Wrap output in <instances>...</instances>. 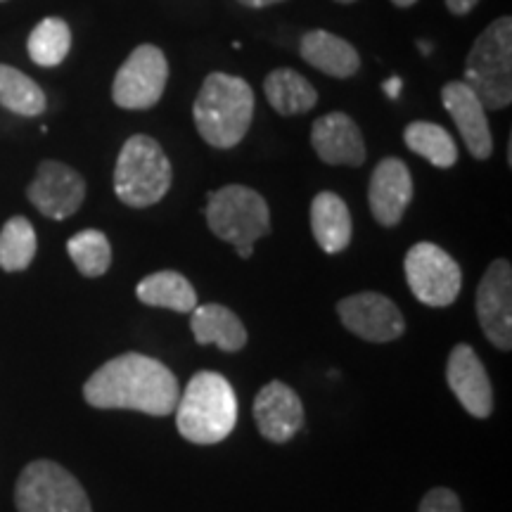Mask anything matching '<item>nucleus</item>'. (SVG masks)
<instances>
[{
    "mask_svg": "<svg viewBox=\"0 0 512 512\" xmlns=\"http://www.w3.org/2000/svg\"><path fill=\"white\" fill-rule=\"evenodd\" d=\"M254 420L261 437L285 444L304 427L302 399L285 382H268L254 399Z\"/></svg>",
    "mask_w": 512,
    "mask_h": 512,
    "instance_id": "2eb2a0df",
    "label": "nucleus"
},
{
    "mask_svg": "<svg viewBox=\"0 0 512 512\" xmlns=\"http://www.w3.org/2000/svg\"><path fill=\"white\" fill-rule=\"evenodd\" d=\"M67 252L72 256L74 266L86 278H100L112 266V247L105 233L100 230H81L67 242Z\"/></svg>",
    "mask_w": 512,
    "mask_h": 512,
    "instance_id": "bb28decb",
    "label": "nucleus"
},
{
    "mask_svg": "<svg viewBox=\"0 0 512 512\" xmlns=\"http://www.w3.org/2000/svg\"><path fill=\"white\" fill-rule=\"evenodd\" d=\"M335 3H344V5H349V3H356V0H335Z\"/></svg>",
    "mask_w": 512,
    "mask_h": 512,
    "instance_id": "72a5a7b5",
    "label": "nucleus"
},
{
    "mask_svg": "<svg viewBox=\"0 0 512 512\" xmlns=\"http://www.w3.org/2000/svg\"><path fill=\"white\" fill-rule=\"evenodd\" d=\"M420 50H422V53H430L432 46H430V43H420Z\"/></svg>",
    "mask_w": 512,
    "mask_h": 512,
    "instance_id": "473e14b6",
    "label": "nucleus"
},
{
    "mask_svg": "<svg viewBox=\"0 0 512 512\" xmlns=\"http://www.w3.org/2000/svg\"><path fill=\"white\" fill-rule=\"evenodd\" d=\"M0 105L19 117H38L46 110V93L27 74L0 64Z\"/></svg>",
    "mask_w": 512,
    "mask_h": 512,
    "instance_id": "b1692460",
    "label": "nucleus"
},
{
    "mask_svg": "<svg viewBox=\"0 0 512 512\" xmlns=\"http://www.w3.org/2000/svg\"><path fill=\"white\" fill-rule=\"evenodd\" d=\"M299 53L304 62H309L318 72L335 76V79H349L361 67V57L349 41L339 38L330 31H309L299 43Z\"/></svg>",
    "mask_w": 512,
    "mask_h": 512,
    "instance_id": "a211bd4d",
    "label": "nucleus"
},
{
    "mask_svg": "<svg viewBox=\"0 0 512 512\" xmlns=\"http://www.w3.org/2000/svg\"><path fill=\"white\" fill-rule=\"evenodd\" d=\"M207 223L216 238L230 242L242 259L254 254L256 240L271 233V211L259 192L247 185H226L211 192Z\"/></svg>",
    "mask_w": 512,
    "mask_h": 512,
    "instance_id": "423d86ee",
    "label": "nucleus"
},
{
    "mask_svg": "<svg viewBox=\"0 0 512 512\" xmlns=\"http://www.w3.org/2000/svg\"><path fill=\"white\" fill-rule=\"evenodd\" d=\"M171 178V162L155 138L131 136L126 140L114 166V192L126 207L147 209L162 202Z\"/></svg>",
    "mask_w": 512,
    "mask_h": 512,
    "instance_id": "39448f33",
    "label": "nucleus"
},
{
    "mask_svg": "<svg viewBox=\"0 0 512 512\" xmlns=\"http://www.w3.org/2000/svg\"><path fill=\"white\" fill-rule=\"evenodd\" d=\"M394 5H399V8H411V5L418 3V0H392Z\"/></svg>",
    "mask_w": 512,
    "mask_h": 512,
    "instance_id": "2f4dec72",
    "label": "nucleus"
},
{
    "mask_svg": "<svg viewBox=\"0 0 512 512\" xmlns=\"http://www.w3.org/2000/svg\"><path fill=\"white\" fill-rule=\"evenodd\" d=\"M311 230L323 252H344L351 245V233H354L347 202L335 192H318L311 202Z\"/></svg>",
    "mask_w": 512,
    "mask_h": 512,
    "instance_id": "6ab92c4d",
    "label": "nucleus"
},
{
    "mask_svg": "<svg viewBox=\"0 0 512 512\" xmlns=\"http://www.w3.org/2000/svg\"><path fill=\"white\" fill-rule=\"evenodd\" d=\"M138 299L147 306L171 309L176 313H192L197 306L195 287L185 275L176 271H159L143 278L136 287Z\"/></svg>",
    "mask_w": 512,
    "mask_h": 512,
    "instance_id": "4be33fe9",
    "label": "nucleus"
},
{
    "mask_svg": "<svg viewBox=\"0 0 512 512\" xmlns=\"http://www.w3.org/2000/svg\"><path fill=\"white\" fill-rule=\"evenodd\" d=\"M477 3L479 0H446V8L451 10L456 17H465L477 8Z\"/></svg>",
    "mask_w": 512,
    "mask_h": 512,
    "instance_id": "c85d7f7f",
    "label": "nucleus"
},
{
    "mask_svg": "<svg viewBox=\"0 0 512 512\" xmlns=\"http://www.w3.org/2000/svg\"><path fill=\"white\" fill-rule=\"evenodd\" d=\"M264 93L268 105L283 117L311 112L318 102L316 88L294 69H275V72L268 74L264 81Z\"/></svg>",
    "mask_w": 512,
    "mask_h": 512,
    "instance_id": "412c9836",
    "label": "nucleus"
},
{
    "mask_svg": "<svg viewBox=\"0 0 512 512\" xmlns=\"http://www.w3.org/2000/svg\"><path fill=\"white\" fill-rule=\"evenodd\" d=\"M413 200V178L408 166L396 157L382 159L375 166L368 185V202L375 221L384 228L399 226Z\"/></svg>",
    "mask_w": 512,
    "mask_h": 512,
    "instance_id": "4468645a",
    "label": "nucleus"
},
{
    "mask_svg": "<svg viewBox=\"0 0 512 512\" xmlns=\"http://www.w3.org/2000/svg\"><path fill=\"white\" fill-rule=\"evenodd\" d=\"M446 382L451 392L456 394L460 406L465 408L472 418H489L494 411V389L486 375L484 363L479 361L475 349L470 344H458L448 356Z\"/></svg>",
    "mask_w": 512,
    "mask_h": 512,
    "instance_id": "ddd939ff",
    "label": "nucleus"
},
{
    "mask_svg": "<svg viewBox=\"0 0 512 512\" xmlns=\"http://www.w3.org/2000/svg\"><path fill=\"white\" fill-rule=\"evenodd\" d=\"M403 268L408 287L420 304L444 309L458 299L463 273L456 259L434 242H418L408 249Z\"/></svg>",
    "mask_w": 512,
    "mask_h": 512,
    "instance_id": "6e6552de",
    "label": "nucleus"
},
{
    "mask_svg": "<svg viewBox=\"0 0 512 512\" xmlns=\"http://www.w3.org/2000/svg\"><path fill=\"white\" fill-rule=\"evenodd\" d=\"M240 3L247 5V8H268V5L285 3V0H240Z\"/></svg>",
    "mask_w": 512,
    "mask_h": 512,
    "instance_id": "7c9ffc66",
    "label": "nucleus"
},
{
    "mask_svg": "<svg viewBox=\"0 0 512 512\" xmlns=\"http://www.w3.org/2000/svg\"><path fill=\"white\" fill-rule=\"evenodd\" d=\"M197 344H216L226 354L242 351L247 344V330L242 320L223 304L195 306L190 318Z\"/></svg>",
    "mask_w": 512,
    "mask_h": 512,
    "instance_id": "aec40b11",
    "label": "nucleus"
},
{
    "mask_svg": "<svg viewBox=\"0 0 512 512\" xmlns=\"http://www.w3.org/2000/svg\"><path fill=\"white\" fill-rule=\"evenodd\" d=\"M176 427L192 444L211 446L228 439L238 425V396L233 384L219 373L202 370L192 375L176 403Z\"/></svg>",
    "mask_w": 512,
    "mask_h": 512,
    "instance_id": "f03ea898",
    "label": "nucleus"
},
{
    "mask_svg": "<svg viewBox=\"0 0 512 512\" xmlns=\"http://www.w3.org/2000/svg\"><path fill=\"white\" fill-rule=\"evenodd\" d=\"M311 145L330 166H361L366 162V143L361 128L344 112H330L313 121Z\"/></svg>",
    "mask_w": 512,
    "mask_h": 512,
    "instance_id": "f3484780",
    "label": "nucleus"
},
{
    "mask_svg": "<svg viewBox=\"0 0 512 512\" xmlns=\"http://www.w3.org/2000/svg\"><path fill=\"white\" fill-rule=\"evenodd\" d=\"M36 256V233L34 226L15 216L0 230V268L8 273L27 271Z\"/></svg>",
    "mask_w": 512,
    "mask_h": 512,
    "instance_id": "a878e982",
    "label": "nucleus"
},
{
    "mask_svg": "<svg viewBox=\"0 0 512 512\" xmlns=\"http://www.w3.org/2000/svg\"><path fill=\"white\" fill-rule=\"evenodd\" d=\"M408 150L437 166V169H451L458 162V145L451 133L439 124L430 121H413L403 131Z\"/></svg>",
    "mask_w": 512,
    "mask_h": 512,
    "instance_id": "5701e85b",
    "label": "nucleus"
},
{
    "mask_svg": "<svg viewBox=\"0 0 512 512\" xmlns=\"http://www.w3.org/2000/svg\"><path fill=\"white\" fill-rule=\"evenodd\" d=\"M441 102L446 112L451 114L453 124L458 126L465 147L475 159H489L494 152V138L489 131V119L482 100L465 81H451L441 88Z\"/></svg>",
    "mask_w": 512,
    "mask_h": 512,
    "instance_id": "dca6fc26",
    "label": "nucleus"
},
{
    "mask_svg": "<svg viewBox=\"0 0 512 512\" xmlns=\"http://www.w3.org/2000/svg\"><path fill=\"white\" fill-rule=\"evenodd\" d=\"M169 64L157 46H138L114 76L112 98L121 110H150L162 98Z\"/></svg>",
    "mask_w": 512,
    "mask_h": 512,
    "instance_id": "1a4fd4ad",
    "label": "nucleus"
},
{
    "mask_svg": "<svg viewBox=\"0 0 512 512\" xmlns=\"http://www.w3.org/2000/svg\"><path fill=\"white\" fill-rule=\"evenodd\" d=\"M418 512H463V505L451 489H432L422 498Z\"/></svg>",
    "mask_w": 512,
    "mask_h": 512,
    "instance_id": "cd10ccee",
    "label": "nucleus"
},
{
    "mask_svg": "<svg viewBox=\"0 0 512 512\" xmlns=\"http://www.w3.org/2000/svg\"><path fill=\"white\" fill-rule=\"evenodd\" d=\"M465 83L484 110H503L512 102V19L498 17L482 34L465 62Z\"/></svg>",
    "mask_w": 512,
    "mask_h": 512,
    "instance_id": "20e7f679",
    "label": "nucleus"
},
{
    "mask_svg": "<svg viewBox=\"0 0 512 512\" xmlns=\"http://www.w3.org/2000/svg\"><path fill=\"white\" fill-rule=\"evenodd\" d=\"M27 197L43 216L64 221L74 216L86 200V181L79 171L62 162H43L29 183Z\"/></svg>",
    "mask_w": 512,
    "mask_h": 512,
    "instance_id": "f8f14e48",
    "label": "nucleus"
},
{
    "mask_svg": "<svg viewBox=\"0 0 512 512\" xmlns=\"http://www.w3.org/2000/svg\"><path fill=\"white\" fill-rule=\"evenodd\" d=\"M176 375L157 358L143 354H121L95 370L83 384V399L102 411H138L166 418L176 411Z\"/></svg>",
    "mask_w": 512,
    "mask_h": 512,
    "instance_id": "f257e3e1",
    "label": "nucleus"
},
{
    "mask_svg": "<svg viewBox=\"0 0 512 512\" xmlns=\"http://www.w3.org/2000/svg\"><path fill=\"white\" fill-rule=\"evenodd\" d=\"M72 48V31L60 17H46L31 31L27 50L38 67H57Z\"/></svg>",
    "mask_w": 512,
    "mask_h": 512,
    "instance_id": "393cba45",
    "label": "nucleus"
},
{
    "mask_svg": "<svg viewBox=\"0 0 512 512\" xmlns=\"http://www.w3.org/2000/svg\"><path fill=\"white\" fill-rule=\"evenodd\" d=\"M192 117L200 136L211 147L230 150L247 136L254 117L252 86L240 76L214 72L197 93Z\"/></svg>",
    "mask_w": 512,
    "mask_h": 512,
    "instance_id": "7ed1b4c3",
    "label": "nucleus"
},
{
    "mask_svg": "<svg viewBox=\"0 0 512 512\" xmlns=\"http://www.w3.org/2000/svg\"><path fill=\"white\" fill-rule=\"evenodd\" d=\"M0 3H3V0H0Z\"/></svg>",
    "mask_w": 512,
    "mask_h": 512,
    "instance_id": "f704fd0d",
    "label": "nucleus"
},
{
    "mask_svg": "<svg viewBox=\"0 0 512 512\" xmlns=\"http://www.w3.org/2000/svg\"><path fill=\"white\" fill-rule=\"evenodd\" d=\"M15 503L19 512H93L79 479L53 460L24 467L15 486Z\"/></svg>",
    "mask_w": 512,
    "mask_h": 512,
    "instance_id": "0eeeda50",
    "label": "nucleus"
},
{
    "mask_svg": "<svg viewBox=\"0 0 512 512\" xmlns=\"http://www.w3.org/2000/svg\"><path fill=\"white\" fill-rule=\"evenodd\" d=\"M382 88H384V93H387V98L396 100V98H399V93H401V79H399V76H392V79L384 81Z\"/></svg>",
    "mask_w": 512,
    "mask_h": 512,
    "instance_id": "c756f323",
    "label": "nucleus"
},
{
    "mask_svg": "<svg viewBox=\"0 0 512 512\" xmlns=\"http://www.w3.org/2000/svg\"><path fill=\"white\" fill-rule=\"evenodd\" d=\"M477 318L486 339L496 349H512V268L510 261L496 259L486 268L477 287Z\"/></svg>",
    "mask_w": 512,
    "mask_h": 512,
    "instance_id": "9d476101",
    "label": "nucleus"
},
{
    "mask_svg": "<svg viewBox=\"0 0 512 512\" xmlns=\"http://www.w3.org/2000/svg\"><path fill=\"white\" fill-rule=\"evenodd\" d=\"M337 313L344 328L366 342H394L406 332V320L399 306L377 292H361L342 299L337 304Z\"/></svg>",
    "mask_w": 512,
    "mask_h": 512,
    "instance_id": "9b49d317",
    "label": "nucleus"
}]
</instances>
